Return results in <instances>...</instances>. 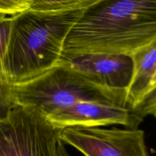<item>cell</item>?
Listing matches in <instances>:
<instances>
[{"mask_svg": "<svg viewBox=\"0 0 156 156\" xmlns=\"http://www.w3.org/2000/svg\"><path fill=\"white\" fill-rule=\"evenodd\" d=\"M14 105L9 94L0 87V118L4 117Z\"/></svg>", "mask_w": 156, "mask_h": 156, "instance_id": "cell-12", "label": "cell"}, {"mask_svg": "<svg viewBox=\"0 0 156 156\" xmlns=\"http://www.w3.org/2000/svg\"><path fill=\"white\" fill-rule=\"evenodd\" d=\"M61 60L101 86L126 91L133 73L130 56L109 53L62 55Z\"/></svg>", "mask_w": 156, "mask_h": 156, "instance_id": "cell-7", "label": "cell"}, {"mask_svg": "<svg viewBox=\"0 0 156 156\" xmlns=\"http://www.w3.org/2000/svg\"><path fill=\"white\" fill-rule=\"evenodd\" d=\"M133 73L126 89V105L135 110L144 101L145 94L156 69V44L131 55Z\"/></svg>", "mask_w": 156, "mask_h": 156, "instance_id": "cell-8", "label": "cell"}, {"mask_svg": "<svg viewBox=\"0 0 156 156\" xmlns=\"http://www.w3.org/2000/svg\"><path fill=\"white\" fill-rule=\"evenodd\" d=\"M57 152H58V156H71L69 152H68L67 149L66 148L65 144L61 141L60 140L58 142L57 145Z\"/></svg>", "mask_w": 156, "mask_h": 156, "instance_id": "cell-14", "label": "cell"}, {"mask_svg": "<svg viewBox=\"0 0 156 156\" xmlns=\"http://www.w3.org/2000/svg\"><path fill=\"white\" fill-rule=\"evenodd\" d=\"M59 138L85 156H149L143 129L69 126Z\"/></svg>", "mask_w": 156, "mask_h": 156, "instance_id": "cell-5", "label": "cell"}, {"mask_svg": "<svg viewBox=\"0 0 156 156\" xmlns=\"http://www.w3.org/2000/svg\"><path fill=\"white\" fill-rule=\"evenodd\" d=\"M11 23H12V16L0 15V87L9 94L12 99V86L6 76L4 64Z\"/></svg>", "mask_w": 156, "mask_h": 156, "instance_id": "cell-10", "label": "cell"}, {"mask_svg": "<svg viewBox=\"0 0 156 156\" xmlns=\"http://www.w3.org/2000/svg\"><path fill=\"white\" fill-rule=\"evenodd\" d=\"M156 91V69H155V73H154L153 76H152V80H151L150 83H149V87H148L147 90H146V91L144 100L148 97V96L150 95L152 93H153L154 91Z\"/></svg>", "mask_w": 156, "mask_h": 156, "instance_id": "cell-13", "label": "cell"}, {"mask_svg": "<svg viewBox=\"0 0 156 156\" xmlns=\"http://www.w3.org/2000/svg\"><path fill=\"white\" fill-rule=\"evenodd\" d=\"M98 0H31L29 10L45 14H61L88 9Z\"/></svg>", "mask_w": 156, "mask_h": 156, "instance_id": "cell-9", "label": "cell"}, {"mask_svg": "<svg viewBox=\"0 0 156 156\" xmlns=\"http://www.w3.org/2000/svg\"><path fill=\"white\" fill-rule=\"evenodd\" d=\"M126 91L101 86L60 59L41 76L12 88L14 105L34 107L46 117L82 101L126 107Z\"/></svg>", "mask_w": 156, "mask_h": 156, "instance_id": "cell-3", "label": "cell"}, {"mask_svg": "<svg viewBox=\"0 0 156 156\" xmlns=\"http://www.w3.org/2000/svg\"><path fill=\"white\" fill-rule=\"evenodd\" d=\"M59 131L34 107L14 105L0 118V156H58Z\"/></svg>", "mask_w": 156, "mask_h": 156, "instance_id": "cell-4", "label": "cell"}, {"mask_svg": "<svg viewBox=\"0 0 156 156\" xmlns=\"http://www.w3.org/2000/svg\"><path fill=\"white\" fill-rule=\"evenodd\" d=\"M86 9L61 14L27 10L12 16L5 56L11 86L32 80L59 63L64 44Z\"/></svg>", "mask_w": 156, "mask_h": 156, "instance_id": "cell-2", "label": "cell"}, {"mask_svg": "<svg viewBox=\"0 0 156 156\" xmlns=\"http://www.w3.org/2000/svg\"><path fill=\"white\" fill-rule=\"evenodd\" d=\"M54 126H99L119 124L137 129L143 119L126 107L95 101H82L56 111L47 117Z\"/></svg>", "mask_w": 156, "mask_h": 156, "instance_id": "cell-6", "label": "cell"}, {"mask_svg": "<svg viewBox=\"0 0 156 156\" xmlns=\"http://www.w3.org/2000/svg\"><path fill=\"white\" fill-rule=\"evenodd\" d=\"M31 0H0V15L14 16L27 11Z\"/></svg>", "mask_w": 156, "mask_h": 156, "instance_id": "cell-11", "label": "cell"}, {"mask_svg": "<svg viewBox=\"0 0 156 156\" xmlns=\"http://www.w3.org/2000/svg\"><path fill=\"white\" fill-rule=\"evenodd\" d=\"M156 44V0H98L69 34L62 55L131 56Z\"/></svg>", "mask_w": 156, "mask_h": 156, "instance_id": "cell-1", "label": "cell"}]
</instances>
